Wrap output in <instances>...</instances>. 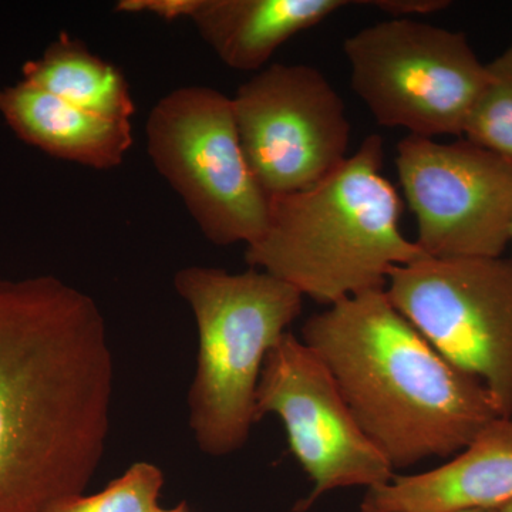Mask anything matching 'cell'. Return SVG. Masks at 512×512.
Masks as SVG:
<instances>
[{
  "mask_svg": "<svg viewBox=\"0 0 512 512\" xmlns=\"http://www.w3.org/2000/svg\"><path fill=\"white\" fill-rule=\"evenodd\" d=\"M114 360L92 296L0 278V512L84 494L106 451Z\"/></svg>",
  "mask_w": 512,
  "mask_h": 512,
  "instance_id": "1",
  "label": "cell"
},
{
  "mask_svg": "<svg viewBox=\"0 0 512 512\" xmlns=\"http://www.w3.org/2000/svg\"><path fill=\"white\" fill-rule=\"evenodd\" d=\"M302 340L393 468L458 454L501 417L484 384L440 355L397 311L386 288L315 313Z\"/></svg>",
  "mask_w": 512,
  "mask_h": 512,
  "instance_id": "2",
  "label": "cell"
},
{
  "mask_svg": "<svg viewBox=\"0 0 512 512\" xmlns=\"http://www.w3.org/2000/svg\"><path fill=\"white\" fill-rule=\"evenodd\" d=\"M382 165L383 138L370 134L319 183L271 198L247 264L330 306L384 289L393 268L427 258L400 229L403 202Z\"/></svg>",
  "mask_w": 512,
  "mask_h": 512,
  "instance_id": "3",
  "label": "cell"
},
{
  "mask_svg": "<svg viewBox=\"0 0 512 512\" xmlns=\"http://www.w3.org/2000/svg\"><path fill=\"white\" fill-rule=\"evenodd\" d=\"M174 285L191 306L200 342L188 394L191 430L202 453L228 456L247 443L266 356L301 315L303 295L255 268L229 274L188 266Z\"/></svg>",
  "mask_w": 512,
  "mask_h": 512,
  "instance_id": "4",
  "label": "cell"
},
{
  "mask_svg": "<svg viewBox=\"0 0 512 512\" xmlns=\"http://www.w3.org/2000/svg\"><path fill=\"white\" fill-rule=\"evenodd\" d=\"M350 86L376 123L410 136H464L487 66L464 33L390 18L343 43Z\"/></svg>",
  "mask_w": 512,
  "mask_h": 512,
  "instance_id": "5",
  "label": "cell"
},
{
  "mask_svg": "<svg viewBox=\"0 0 512 512\" xmlns=\"http://www.w3.org/2000/svg\"><path fill=\"white\" fill-rule=\"evenodd\" d=\"M154 168L217 247L252 245L268 228L269 198L252 174L231 97L183 86L158 100L146 123Z\"/></svg>",
  "mask_w": 512,
  "mask_h": 512,
  "instance_id": "6",
  "label": "cell"
},
{
  "mask_svg": "<svg viewBox=\"0 0 512 512\" xmlns=\"http://www.w3.org/2000/svg\"><path fill=\"white\" fill-rule=\"evenodd\" d=\"M386 292L440 355L484 384L501 417H512V256H427L393 268Z\"/></svg>",
  "mask_w": 512,
  "mask_h": 512,
  "instance_id": "7",
  "label": "cell"
},
{
  "mask_svg": "<svg viewBox=\"0 0 512 512\" xmlns=\"http://www.w3.org/2000/svg\"><path fill=\"white\" fill-rule=\"evenodd\" d=\"M231 99L249 168L269 200L312 187L349 157L345 101L315 67L271 64Z\"/></svg>",
  "mask_w": 512,
  "mask_h": 512,
  "instance_id": "8",
  "label": "cell"
},
{
  "mask_svg": "<svg viewBox=\"0 0 512 512\" xmlns=\"http://www.w3.org/2000/svg\"><path fill=\"white\" fill-rule=\"evenodd\" d=\"M396 170L429 258L504 255L511 244L512 163L463 138L439 143L407 136Z\"/></svg>",
  "mask_w": 512,
  "mask_h": 512,
  "instance_id": "9",
  "label": "cell"
},
{
  "mask_svg": "<svg viewBox=\"0 0 512 512\" xmlns=\"http://www.w3.org/2000/svg\"><path fill=\"white\" fill-rule=\"evenodd\" d=\"M266 414L281 419L293 456L313 481L298 511L309 510L329 491L370 490L394 477L392 464L360 429L328 367L291 332L262 367L256 421Z\"/></svg>",
  "mask_w": 512,
  "mask_h": 512,
  "instance_id": "10",
  "label": "cell"
},
{
  "mask_svg": "<svg viewBox=\"0 0 512 512\" xmlns=\"http://www.w3.org/2000/svg\"><path fill=\"white\" fill-rule=\"evenodd\" d=\"M512 500V417H497L454 460L370 488L362 512L490 510Z\"/></svg>",
  "mask_w": 512,
  "mask_h": 512,
  "instance_id": "11",
  "label": "cell"
},
{
  "mask_svg": "<svg viewBox=\"0 0 512 512\" xmlns=\"http://www.w3.org/2000/svg\"><path fill=\"white\" fill-rule=\"evenodd\" d=\"M0 116L13 133L49 156L111 170L133 147L130 120H110L19 82L0 87Z\"/></svg>",
  "mask_w": 512,
  "mask_h": 512,
  "instance_id": "12",
  "label": "cell"
},
{
  "mask_svg": "<svg viewBox=\"0 0 512 512\" xmlns=\"http://www.w3.org/2000/svg\"><path fill=\"white\" fill-rule=\"evenodd\" d=\"M352 5L346 0H200L191 16L225 66L261 72L291 37Z\"/></svg>",
  "mask_w": 512,
  "mask_h": 512,
  "instance_id": "13",
  "label": "cell"
},
{
  "mask_svg": "<svg viewBox=\"0 0 512 512\" xmlns=\"http://www.w3.org/2000/svg\"><path fill=\"white\" fill-rule=\"evenodd\" d=\"M22 73L23 82L104 119L130 120L136 113L126 76L69 33H60Z\"/></svg>",
  "mask_w": 512,
  "mask_h": 512,
  "instance_id": "14",
  "label": "cell"
},
{
  "mask_svg": "<svg viewBox=\"0 0 512 512\" xmlns=\"http://www.w3.org/2000/svg\"><path fill=\"white\" fill-rule=\"evenodd\" d=\"M487 66V83L464 137L512 163V42Z\"/></svg>",
  "mask_w": 512,
  "mask_h": 512,
  "instance_id": "15",
  "label": "cell"
},
{
  "mask_svg": "<svg viewBox=\"0 0 512 512\" xmlns=\"http://www.w3.org/2000/svg\"><path fill=\"white\" fill-rule=\"evenodd\" d=\"M163 485V471L140 461L100 493L72 495L56 501L43 512H158Z\"/></svg>",
  "mask_w": 512,
  "mask_h": 512,
  "instance_id": "16",
  "label": "cell"
},
{
  "mask_svg": "<svg viewBox=\"0 0 512 512\" xmlns=\"http://www.w3.org/2000/svg\"><path fill=\"white\" fill-rule=\"evenodd\" d=\"M200 0H120L114 10L120 13H151L157 18L174 22L194 15Z\"/></svg>",
  "mask_w": 512,
  "mask_h": 512,
  "instance_id": "17",
  "label": "cell"
},
{
  "mask_svg": "<svg viewBox=\"0 0 512 512\" xmlns=\"http://www.w3.org/2000/svg\"><path fill=\"white\" fill-rule=\"evenodd\" d=\"M387 13L390 18H410V16L430 15L451 6L448 0H375L365 2Z\"/></svg>",
  "mask_w": 512,
  "mask_h": 512,
  "instance_id": "18",
  "label": "cell"
},
{
  "mask_svg": "<svg viewBox=\"0 0 512 512\" xmlns=\"http://www.w3.org/2000/svg\"><path fill=\"white\" fill-rule=\"evenodd\" d=\"M158 512H191L190 508H188L187 503H180L177 507L174 508H163L161 507Z\"/></svg>",
  "mask_w": 512,
  "mask_h": 512,
  "instance_id": "19",
  "label": "cell"
},
{
  "mask_svg": "<svg viewBox=\"0 0 512 512\" xmlns=\"http://www.w3.org/2000/svg\"><path fill=\"white\" fill-rule=\"evenodd\" d=\"M498 512H512V500L497 508Z\"/></svg>",
  "mask_w": 512,
  "mask_h": 512,
  "instance_id": "20",
  "label": "cell"
},
{
  "mask_svg": "<svg viewBox=\"0 0 512 512\" xmlns=\"http://www.w3.org/2000/svg\"><path fill=\"white\" fill-rule=\"evenodd\" d=\"M458 512H498L497 508H490V510H466Z\"/></svg>",
  "mask_w": 512,
  "mask_h": 512,
  "instance_id": "21",
  "label": "cell"
},
{
  "mask_svg": "<svg viewBox=\"0 0 512 512\" xmlns=\"http://www.w3.org/2000/svg\"><path fill=\"white\" fill-rule=\"evenodd\" d=\"M511 244H512V232H511Z\"/></svg>",
  "mask_w": 512,
  "mask_h": 512,
  "instance_id": "22",
  "label": "cell"
}]
</instances>
